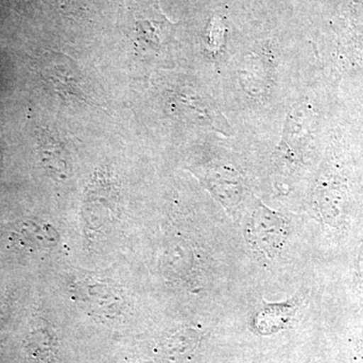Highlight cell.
Wrapping results in <instances>:
<instances>
[{
  "mask_svg": "<svg viewBox=\"0 0 363 363\" xmlns=\"http://www.w3.org/2000/svg\"><path fill=\"white\" fill-rule=\"evenodd\" d=\"M298 306L300 300L298 298L279 304H264L253 317V328L264 335L276 333L290 323Z\"/></svg>",
  "mask_w": 363,
  "mask_h": 363,
  "instance_id": "cell-3",
  "label": "cell"
},
{
  "mask_svg": "<svg viewBox=\"0 0 363 363\" xmlns=\"http://www.w3.org/2000/svg\"><path fill=\"white\" fill-rule=\"evenodd\" d=\"M71 292L81 304L96 314L113 315L121 307V296L111 284L96 278L77 279L71 285Z\"/></svg>",
  "mask_w": 363,
  "mask_h": 363,
  "instance_id": "cell-2",
  "label": "cell"
},
{
  "mask_svg": "<svg viewBox=\"0 0 363 363\" xmlns=\"http://www.w3.org/2000/svg\"><path fill=\"white\" fill-rule=\"evenodd\" d=\"M197 339L193 332H180L169 339L164 346V357L169 362H179L192 354Z\"/></svg>",
  "mask_w": 363,
  "mask_h": 363,
  "instance_id": "cell-6",
  "label": "cell"
},
{
  "mask_svg": "<svg viewBox=\"0 0 363 363\" xmlns=\"http://www.w3.org/2000/svg\"><path fill=\"white\" fill-rule=\"evenodd\" d=\"M30 347L33 357L43 363H56L58 357V341L55 332L49 327L38 329L30 337Z\"/></svg>",
  "mask_w": 363,
  "mask_h": 363,
  "instance_id": "cell-4",
  "label": "cell"
},
{
  "mask_svg": "<svg viewBox=\"0 0 363 363\" xmlns=\"http://www.w3.org/2000/svg\"><path fill=\"white\" fill-rule=\"evenodd\" d=\"M21 233L25 238L26 245L33 250H50L58 245V233L49 224L30 222L23 225Z\"/></svg>",
  "mask_w": 363,
  "mask_h": 363,
  "instance_id": "cell-5",
  "label": "cell"
},
{
  "mask_svg": "<svg viewBox=\"0 0 363 363\" xmlns=\"http://www.w3.org/2000/svg\"><path fill=\"white\" fill-rule=\"evenodd\" d=\"M253 247L267 257H274L285 241V222L267 208L260 207L253 213L247 230Z\"/></svg>",
  "mask_w": 363,
  "mask_h": 363,
  "instance_id": "cell-1",
  "label": "cell"
},
{
  "mask_svg": "<svg viewBox=\"0 0 363 363\" xmlns=\"http://www.w3.org/2000/svg\"><path fill=\"white\" fill-rule=\"evenodd\" d=\"M44 161L45 167L51 171L52 175L57 179L64 180L67 177V159L64 147L57 140L47 145L44 152Z\"/></svg>",
  "mask_w": 363,
  "mask_h": 363,
  "instance_id": "cell-7",
  "label": "cell"
}]
</instances>
